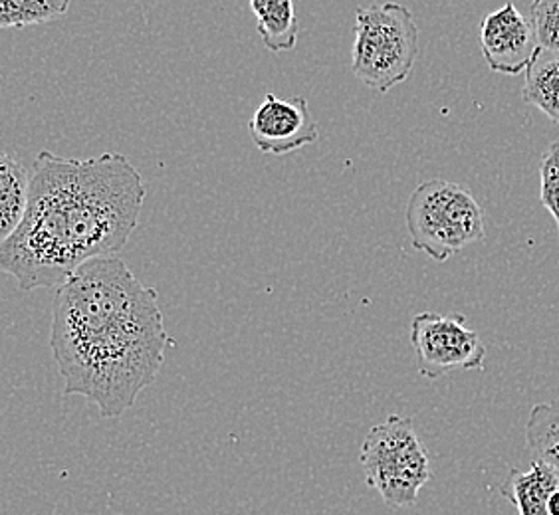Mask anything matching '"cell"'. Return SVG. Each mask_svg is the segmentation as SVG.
<instances>
[{"label":"cell","instance_id":"15","mask_svg":"<svg viewBox=\"0 0 559 515\" xmlns=\"http://www.w3.org/2000/svg\"><path fill=\"white\" fill-rule=\"evenodd\" d=\"M530 22L539 48L559 52V0H532Z\"/></svg>","mask_w":559,"mask_h":515},{"label":"cell","instance_id":"16","mask_svg":"<svg viewBox=\"0 0 559 515\" xmlns=\"http://www.w3.org/2000/svg\"><path fill=\"white\" fill-rule=\"evenodd\" d=\"M539 201L556 220L559 232V141H551L539 161Z\"/></svg>","mask_w":559,"mask_h":515},{"label":"cell","instance_id":"7","mask_svg":"<svg viewBox=\"0 0 559 515\" xmlns=\"http://www.w3.org/2000/svg\"><path fill=\"white\" fill-rule=\"evenodd\" d=\"M248 129L254 145L266 155H288L320 137L308 99L301 96L280 99L266 94L248 121Z\"/></svg>","mask_w":559,"mask_h":515},{"label":"cell","instance_id":"12","mask_svg":"<svg viewBox=\"0 0 559 515\" xmlns=\"http://www.w3.org/2000/svg\"><path fill=\"white\" fill-rule=\"evenodd\" d=\"M524 74V101L559 125V52L542 50Z\"/></svg>","mask_w":559,"mask_h":515},{"label":"cell","instance_id":"1","mask_svg":"<svg viewBox=\"0 0 559 515\" xmlns=\"http://www.w3.org/2000/svg\"><path fill=\"white\" fill-rule=\"evenodd\" d=\"M169 333L157 290L118 256L96 258L56 288L50 349L66 395L118 419L155 381Z\"/></svg>","mask_w":559,"mask_h":515},{"label":"cell","instance_id":"3","mask_svg":"<svg viewBox=\"0 0 559 515\" xmlns=\"http://www.w3.org/2000/svg\"><path fill=\"white\" fill-rule=\"evenodd\" d=\"M419 52V28L407 7L388 2L355 9L352 72L364 86L388 94L409 77Z\"/></svg>","mask_w":559,"mask_h":515},{"label":"cell","instance_id":"5","mask_svg":"<svg viewBox=\"0 0 559 515\" xmlns=\"http://www.w3.org/2000/svg\"><path fill=\"white\" fill-rule=\"evenodd\" d=\"M359 462L366 470L367 486L389 507L417 504L420 490L430 480L429 452L409 417L389 415L369 430Z\"/></svg>","mask_w":559,"mask_h":515},{"label":"cell","instance_id":"8","mask_svg":"<svg viewBox=\"0 0 559 515\" xmlns=\"http://www.w3.org/2000/svg\"><path fill=\"white\" fill-rule=\"evenodd\" d=\"M480 48L488 68L504 75L524 74L542 52L532 22L514 2L486 14L480 24Z\"/></svg>","mask_w":559,"mask_h":515},{"label":"cell","instance_id":"4","mask_svg":"<svg viewBox=\"0 0 559 515\" xmlns=\"http://www.w3.org/2000/svg\"><path fill=\"white\" fill-rule=\"evenodd\" d=\"M405 225L411 244L441 264L486 237L485 211L474 194L442 179H430L413 191Z\"/></svg>","mask_w":559,"mask_h":515},{"label":"cell","instance_id":"13","mask_svg":"<svg viewBox=\"0 0 559 515\" xmlns=\"http://www.w3.org/2000/svg\"><path fill=\"white\" fill-rule=\"evenodd\" d=\"M527 451L534 460L559 470V398L532 408L526 424Z\"/></svg>","mask_w":559,"mask_h":515},{"label":"cell","instance_id":"11","mask_svg":"<svg viewBox=\"0 0 559 515\" xmlns=\"http://www.w3.org/2000/svg\"><path fill=\"white\" fill-rule=\"evenodd\" d=\"M31 193V172L12 155L0 151V244L21 225Z\"/></svg>","mask_w":559,"mask_h":515},{"label":"cell","instance_id":"10","mask_svg":"<svg viewBox=\"0 0 559 515\" xmlns=\"http://www.w3.org/2000/svg\"><path fill=\"white\" fill-rule=\"evenodd\" d=\"M257 31L272 55L290 52L298 44L300 22L294 0H250Z\"/></svg>","mask_w":559,"mask_h":515},{"label":"cell","instance_id":"9","mask_svg":"<svg viewBox=\"0 0 559 515\" xmlns=\"http://www.w3.org/2000/svg\"><path fill=\"white\" fill-rule=\"evenodd\" d=\"M559 488V470L534 460L527 470L512 468L500 494L516 505L520 515H549V498Z\"/></svg>","mask_w":559,"mask_h":515},{"label":"cell","instance_id":"6","mask_svg":"<svg viewBox=\"0 0 559 515\" xmlns=\"http://www.w3.org/2000/svg\"><path fill=\"white\" fill-rule=\"evenodd\" d=\"M411 347L417 369L429 381L456 371H483L486 345L464 315L423 312L411 323Z\"/></svg>","mask_w":559,"mask_h":515},{"label":"cell","instance_id":"14","mask_svg":"<svg viewBox=\"0 0 559 515\" xmlns=\"http://www.w3.org/2000/svg\"><path fill=\"white\" fill-rule=\"evenodd\" d=\"M72 0H0V31L26 28L62 19Z\"/></svg>","mask_w":559,"mask_h":515},{"label":"cell","instance_id":"2","mask_svg":"<svg viewBox=\"0 0 559 515\" xmlns=\"http://www.w3.org/2000/svg\"><path fill=\"white\" fill-rule=\"evenodd\" d=\"M145 196L141 172L121 153L70 159L40 151L26 213L0 244V274L22 291L60 288L90 260L128 247Z\"/></svg>","mask_w":559,"mask_h":515}]
</instances>
